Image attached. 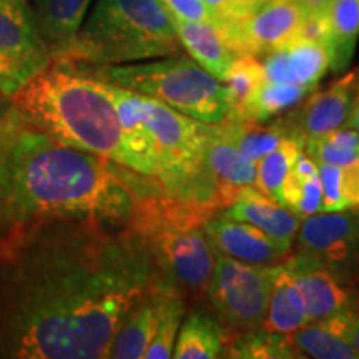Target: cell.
Masks as SVG:
<instances>
[{
    "label": "cell",
    "instance_id": "9",
    "mask_svg": "<svg viewBox=\"0 0 359 359\" xmlns=\"http://www.w3.org/2000/svg\"><path fill=\"white\" fill-rule=\"evenodd\" d=\"M296 231L302 250L327 264L333 271L359 263V210L320 212L302 218Z\"/></svg>",
    "mask_w": 359,
    "mask_h": 359
},
{
    "label": "cell",
    "instance_id": "44",
    "mask_svg": "<svg viewBox=\"0 0 359 359\" xmlns=\"http://www.w3.org/2000/svg\"><path fill=\"white\" fill-rule=\"evenodd\" d=\"M263 2H266V0H263Z\"/></svg>",
    "mask_w": 359,
    "mask_h": 359
},
{
    "label": "cell",
    "instance_id": "2",
    "mask_svg": "<svg viewBox=\"0 0 359 359\" xmlns=\"http://www.w3.org/2000/svg\"><path fill=\"white\" fill-rule=\"evenodd\" d=\"M155 193L163 191L154 178L62 145L27 123L0 147V240L57 218L127 224Z\"/></svg>",
    "mask_w": 359,
    "mask_h": 359
},
{
    "label": "cell",
    "instance_id": "12",
    "mask_svg": "<svg viewBox=\"0 0 359 359\" xmlns=\"http://www.w3.org/2000/svg\"><path fill=\"white\" fill-rule=\"evenodd\" d=\"M177 291L178 290L172 283L161 278L150 293H147L140 302L135 303L111 336L109 349H107V358L142 359L145 356L148 344L154 339L170 296Z\"/></svg>",
    "mask_w": 359,
    "mask_h": 359
},
{
    "label": "cell",
    "instance_id": "4",
    "mask_svg": "<svg viewBox=\"0 0 359 359\" xmlns=\"http://www.w3.org/2000/svg\"><path fill=\"white\" fill-rule=\"evenodd\" d=\"M172 15L160 0H97L69 50L58 60L118 65L177 55Z\"/></svg>",
    "mask_w": 359,
    "mask_h": 359
},
{
    "label": "cell",
    "instance_id": "30",
    "mask_svg": "<svg viewBox=\"0 0 359 359\" xmlns=\"http://www.w3.org/2000/svg\"><path fill=\"white\" fill-rule=\"evenodd\" d=\"M303 150L316 161V165L327 163L336 167H348L358 161L359 133L351 127H339L325 137L304 143Z\"/></svg>",
    "mask_w": 359,
    "mask_h": 359
},
{
    "label": "cell",
    "instance_id": "14",
    "mask_svg": "<svg viewBox=\"0 0 359 359\" xmlns=\"http://www.w3.org/2000/svg\"><path fill=\"white\" fill-rule=\"evenodd\" d=\"M223 215L228 218L255 224L280 246L286 257L293 248L296 231H298L299 219H302L285 205L271 200L255 187L241 188L231 205L224 208Z\"/></svg>",
    "mask_w": 359,
    "mask_h": 359
},
{
    "label": "cell",
    "instance_id": "8",
    "mask_svg": "<svg viewBox=\"0 0 359 359\" xmlns=\"http://www.w3.org/2000/svg\"><path fill=\"white\" fill-rule=\"evenodd\" d=\"M303 17L294 0H266L250 15L233 20L223 34L238 55L259 57L291 42Z\"/></svg>",
    "mask_w": 359,
    "mask_h": 359
},
{
    "label": "cell",
    "instance_id": "27",
    "mask_svg": "<svg viewBox=\"0 0 359 359\" xmlns=\"http://www.w3.org/2000/svg\"><path fill=\"white\" fill-rule=\"evenodd\" d=\"M288 58L290 82L318 87V82L331 69V50L326 43L293 39L285 45Z\"/></svg>",
    "mask_w": 359,
    "mask_h": 359
},
{
    "label": "cell",
    "instance_id": "28",
    "mask_svg": "<svg viewBox=\"0 0 359 359\" xmlns=\"http://www.w3.org/2000/svg\"><path fill=\"white\" fill-rule=\"evenodd\" d=\"M228 356L245 359H294L299 358L286 333L264 327L241 331L228 339Z\"/></svg>",
    "mask_w": 359,
    "mask_h": 359
},
{
    "label": "cell",
    "instance_id": "34",
    "mask_svg": "<svg viewBox=\"0 0 359 359\" xmlns=\"http://www.w3.org/2000/svg\"><path fill=\"white\" fill-rule=\"evenodd\" d=\"M161 6L167 8L170 15L178 17L183 20L206 22V24L217 25L224 30L233 20L226 19L222 13L208 7L203 0H160Z\"/></svg>",
    "mask_w": 359,
    "mask_h": 359
},
{
    "label": "cell",
    "instance_id": "32",
    "mask_svg": "<svg viewBox=\"0 0 359 359\" xmlns=\"http://www.w3.org/2000/svg\"><path fill=\"white\" fill-rule=\"evenodd\" d=\"M263 80V65L258 60V57L238 55L235 64L231 65L230 72H228L226 80L223 82L226 85L228 97H230L231 102V110L236 109Z\"/></svg>",
    "mask_w": 359,
    "mask_h": 359
},
{
    "label": "cell",
    "instance_id": "24",
    "mask_svg": "<svg viewBox=\"0 0 359 359\" xmlns=\"http://www.w3.org/2000/svg\"><path fill=\"white\" fill-rule=\"evenodd\" d=\"M330 25L331 70H344L351 62L359 37V0H331L326 8Z\"/></svg>",
    "mask_w": 359,
    "mask_h": 359
},
{
    "label": "cell",
    "instance_id": "37",
    "mask_svg": "<svg viewBox=\"0 0 359 359\" xmlns=\"http://www.w3.org/2000/svg\"><path fill=\"white\" fill-rule=\"evenodd\" d=\"M326 321L349 341L359 359V311H353L349 308L346 311H341L334 316L327 318Z\"/></svg>",
    "mask_w": 359,
    "mask_h": 359
},
{
    "label": "cell",
    "instance_id": "5",
    "mask_svg": "<svg viewBox=\"0 0 359 359\" xmlns=\"http://www.w3.org/2000/svg\"><path fill=\"white\" fill-rule=\"evenodd\" d=\"M72 64L90 77L155 98L203 123H222L231 111L226 85L191 57L170 55L118 65Z\"/></svg>",
    "mask_w": 359,
    "mask_h": 359
},
{
    "label": "cell",
    "instance_id": "36",
    "mask_svg": "<svg viewBox=\"0 0 359 359\" xmlns=\"http://www.w3.org/2000/svg\"><path fill=\"white\" fill-rule=\"evenodd\" d=\"M24 125H27L25 118L17 109L12 95L0 88V147Z\"/></svg>",
    "mask_w": 359,
    "mask_h": 359
},
{
    "label": "cell",
    "instance_id": "17",
    "mask_svg": "<svg viewBox=\"0 0 359 359\" xmlns=\"http://www.w3.org/2000/svg\"><path fill=\"white\" fill-rule=\"evenodd\" d=\"M30 4L50 57H62L77 37L92 0H30Z\"/></svg>",
    "mask_w": 359,
    "mask_h": 359
},
{
    "label": "cell",
    "instance_id": "25",
    "mask_svg": "<svg viewBox=\"0 0 359 359\" xmlns=\"http://www.w3.org/2000/svg\"><path fill=\"white\" fill-rule=\"evenodd\" d=\"M286 336L299 358L358 359L349 341L326 320L308 321Z\"/></svg>",
    "mask_w": 359,
    "mask_h": 359
},
{
    "label": "cell",
    "instance_id": "41",
    "mask_svg": "<svg viewBox=\"0 0 359 359\" xmlns=\"http://www.w3.org/2000/svg\"><path fill=\"white\" fill-rule=\"evenodd\" d=\"M346 127H351V128H354L359 133V92H358L356 102H354L351 115H349V118H348V122H346Z\"/></svg>",
    "mask_w": 359,
    "mask_h": 359
},
{
    "label": "cell",
    "instance_id": "18",
    "mask_svg": "<svg viewBox=\"0 0 359 359\" xmlns=\"http://www.w3.org/2000/svg\"><path fill=\"white\" fill-rule=\"evenodd\" d=\"M0 52L52 60L30 0H0Z\"/></svg>",
    "mask_w": 359,
    "mask_h": 359
},
{
    "label": "cell",
    "instance_id": "43",
    "mask_svg": "<svg viewBox=\"0 0 359 359\" xmlns=\"http://www.w3.org/2000/svg\"><path fill=\"white\" fill-rule=\"evenodd\" d=\"M358 161H359V150H358Z\"/></svg>",
    "mask_w": 359,
    "mask_h": 359
},
{
    "label": "cell",
    "instance_id": "15",
    "mask_svg": "<svg viewBox=\"0 0 359 359\" xmlns=\"http://www.w3.org/2000/svg\"><path fill=\"white\" fill-rule=\"evenodd\" d=\"M105 83L109 90L111 102H114L116 115H118L120 127H122L123 142L130 156L133 160V172L143 177L156 178V156L155 143L150 130L147 128L142 115L140 95L132 90ZM156 182V180H155Z\"/></svg>",
    "mask_w": 359,
    "mask_h": 359
},
{
    "label": "cell",
    "instance_id": "11",
    "mask_svg": "<svg viewBox=\"0 0 359 359\" xmlns=\"http://www.w3.org/2000/svg\"><path fill=\"white\" fill-rule=\"evenodd\" d=\"M285 266L302 293L309 321H323L349 309V293L333 271L321 259L308 251L299 250L286 259Z\"/></svg>",
    "mask_w": 359,
    "mask_h": 359
},
{
    "label": "cell",
    "instance_id": "31",
    "mask_svg": "<svg viewBox=\"0 0 359 359\" xmlns=\"http://www.w3.org/2000/svg\"><path fill=\"white\" fill-rule=\"evenodd\" d=\"M183 316H185V303H183L182 293L177 291L170 296L167 306H165L163 316L156 327L154 339L148 344L145 351V359H168L173 358V349L177 344V336L182 326Z\"/></svg>",
    "mask_w": 359,
    "mask_h": 359
},
{
    "label": "cell",
    "instance_id": "35",
    "mask_svg": "<svg viewBox=\"0 0 359 359\" xmlns=\"http://www.w3.org/2000/svg\"><path fill=\"white\" fill-rule=\"evenodd\" d=\"M318 175H320L323 193V212L346 210V201H344L343 193H341V167L320 163L318 165Z\"/></svg>",
    "mask_w": 359,
    "mask_h": 359
},
{
    "label": "cell",
    "instance_id": "26",
    "mask_svg": "<svg viewBox=\"0 0 359 359\" xmlns=\"http://www.w3.org/2000/svg\"><path fill=\"white\" fill-rule=\"evenodd\" d=\"M217 127L246 158L253 160L255 163L290 137L288 130L283 127V123L266 127V125L245 122V120L224 118Z\"/></svg>",
    "mask_w": 359,
    "mask_h": 359
},
{
    "label": "cell",
    "instance_id": "39",
    "mask_svg": "<svg viewBox=\"0 0 359 359\" xmlns=\"http://www.w3.org/2000/svg\"><path fill=\"white\" fill-rule=\"evenodd\" d=\"M203 2L230 20H240L246 17L241 7L238 6L236 0H203Z\"/></svg>",
    "mask_w": 359,
    "mask_h": 359
},
{
    "label": "cell",
    "instance_id": "13",
    "mask_svg": "<svg viewBox=\"0 0 359 359\" xmlns=\"http://www.w3.org/2000/svg\"><path fill=\"white\" fill-rule=\"evenodd\" d=\"M203 231L215 253L236 262L253 266H276L286 258L280 246L251 223L219 215L203 224Z\"/></svg>",
    "mask_w": 359,
    "mask_h": 359
},
{
    "label": "cell",
    "instance_id": "40",
    "mask_svg": "<svg viewBox=\"0 0 359 359\" xmlns=\"http://www.w3.org/2000/svg\"><path fill=\"white\" fill-rule=\"evenodd\" d=\"M304 13H320L326 12L327 6L331 4V0H294Z\"/></svg>",
    "mask_w": 359,
    "mask_h": 359
},
{
    "label": "cell",
    "instance_id": "19",
    "mask_svg": "<svg viewBox=\"0 0 359 359\" xmlns=\"http://www.w3.org/2000/svg\"><path fill=\"white\" fill-rule=\"evenodd\" d=\"M226 327L213 314L203 309H193L180 326L173 358L177 359H215L222 358L226 349Z\"/></svg>",
    "mask_w": 359,
    "mask_h": 359
},
{
    "label": "cell",
    "instance_id": "20",
    "mask_svg": "<svg viewBox=\"0 0 359 359\" xmlns=\"http://www.w3.org/2000/svg\"><path fill=\"white\" fill-rule=\"evenodd\" d=\"M203 163L215 182L224 190L240 191L245 187H255L257 182V163L246 158L217 125L206 143Z\"/></svg>",
    "mask_w": 359,
    "mask_h": 359
},
{
    "label": "cell",
    "instance_id": "21",
    "mask_svg": "<svg viewBox=\"0 0 359 359\" xmlns=\"http://www.w3.org/2000/svg\"><path fill=\"white\" fill-rule=\"evenodd\" d=\"M313 87L291 82H269L263 80L226 118L245 120V122L263 123L271 116L280 115L296 105L308 95Z\"/></svg>",
    "mask_w": 359,
    "mask_h": 359
},
{
    "label": "cell",
    "instance_id": "1",
    "mask_svg": "<svg viewBox=\"0 0 359 359\" xmlns=\"http://www.w3.org/2000/svg\"><path fill=\"white\" fill-rule=\"evenodd\" d=\"M161 273L130 224L35 223L0 240V359H100Z\"/></svg>",
    "mask_w": 359,
    "mask_h": 359
},
{
    "label": "cell",
    "instance_id": "42",
    "mask_svg": "<svg viewBox=\"0 0 359 359\" xmlns=\"http://www.w3.org/2000/svg\"><path fill=\"white\" fill-rule=\"evenodd\" d=\"M238 6L241 7V11L245 12V15H250L251 12L257 11V8L262 6L263 0H236Z\"/></svg>",
    "mask_w": 359,
    "mask_h": 359
},
{
    "label": "cell",
    "instance_id": "23",
    "mask_svg": "<svg viewBox=\"0 0 359 359\" xmlns=\"http://www.w3.org/2000/svg\"><path fill=\"white\" fill-rule=\"evenodd\" d=\"M281 203L299 218L323 212V193L318 165L302 150L291 165L281 191Z\"/></svg>",
    "mask_w": 359,
    "mask_h": 359
},
{
    "label": "cell",
    "instance_id": "33",
    "mask_svg": "<svg viewBox=\"0 0 359 359\" xmlns=\"http://www.w3.org/2000/svg\"><path fill=\"white\" fill-rule=\"evenodd\" d=\"M48 62L50 60L19 57L12 55V53L0 52V88L13 95V92L22 83H25L27 80L34 77L43 67H47Z\"/></svg>",
    "mask_w": 359,
    "mask_h": 359
},
{
    "label": "cell",
    "instance_id": "38",
    "mask_svg": "<svg viewBox=\"0 0 359 359\" xmlns=\"http://www.w3.org/2000/svg\"><path fill=\"white\" fill-rule=\"evenodd\" d=\"M341 193L348 208H359V161L341 167Z\"/></svg>",
    "mask_w": 359,
    "mask_h": 359
},
{
    "label": "cell",
    "instance_id": "7",
    "mask_svg": "<svg viewBox=\"0 0 359 359\" xmlns=\"http://www.w3.org/2000/svg\"><path fill=\"white\" fill-rule=\"evenodd\" d=\"M133 230L147 241L161 276L180 293H206L215 266V251L203 228L148 224Z\"/></svg>",
    "mask_w": 359,
    "mask_h": 359
},
{
    "label": "cell",
    "instance_id": "6",
    "mask_svg": "<svg viewBox=\"0 0 359 359\" xmlns=\"http://www.w3.org/2000/svg\"><path fill=\"white\" fill-rule=\"evenodd\" d=\"M275 266H253L215 253L206 294L226 327L241 331L263 327Z\"/></svg>",
    "mask_w": 359,
    "mask_h": 359
},
{
    "label": "cell",
    "instance_id": "10",
    "mask_svg": "<svg viewBox=\"0 0 359 359\" xmlns=\"http://www.w3.org/2000/svg\"><path fill=\"white\" fill-rule=\"evenodd\" d=\"M358 72L344 75L338 82L309 97V100L294 111L283 127L288 130L290 137L302 140L303 145L344 127L358 98Z\"/></svg>",
    "mask_w": 359,
    "mask_h": 359
},
{
    "label": "cell",
    "instance_id": "16",
    "mask_svg": "<svg viewBox=\"0 0 359 359\" xmlns=\"http://www.w3.org/2000/svg\"><path fill=\"white\" fill-rule=\"evenodd\" d=\"M172 20L180 43L188 52V55L210 75H213L219 82H224L238 53L230 47L223 30L206 22L183 20L173 15Z\"/></svg>",
    "mask_w": 359,
    "mask_h": 359
},
{
    "label": "cell",
    "instance_id": "45",
    "mask_svg": "<svg viewBox=\"0 0 359 359\" xmlns=\"http://www.w3.org/2000/svg\"><path fill=\"white\" fill-rule=\"evenodd\" d=\"M358 92H359V87H358Z\"/></svg>",
    "mask_w": 359,
    "mask_h": 359
},
{
    "label": "cell",
    "instance_id": "22",
    "mask_svg": "<svg viewBox=\"0 0 359 359\" xmlns=\"http://www.w3.org/2000/svg\"><path fill=\"white\" fill-rule=\"evenodd\" d=\"M308 321L302 293L293 276L290 275L285 263L276 264L263 327L278 333H291Z\"/></svg>",
    "mask_w": 359,
    "mask_h": 359
},
{
    "label": "cell",
    "instance_id": "29",
    "mask_svg": "<svg viewBox=\"0 0 359 359\" xmlns=\"http://www.w3.org/2000/svg\"><path fill=\"white\" fill-rule=\"evenodd\" d=\"M303 142L298 138L288 137L280 145L263 155L257 161V182L255 188L271 200L281 203V191L285 180L293 165L296 156L303 150ZM283 205V203H281Z\"/></svg>",
    "mask_w": 359,
    "mask_h": 359
},
{
    "label": "cell",
    "instance_id": "3",
    "mask_svg": "<svg viewBox=\"0 0 359 359\" xmlns=\"http://www.w3.org/2000/svg\"><path fill=\"white\" fill-rule=\"evenodd\" d=\"M12 98L25 122L55 142L133 172L118 115L102 80L83 74L69 60L52 58Z\"/></svg>",
    "mask_w": 359,
    "mask_h": 359
}]
</instances>
